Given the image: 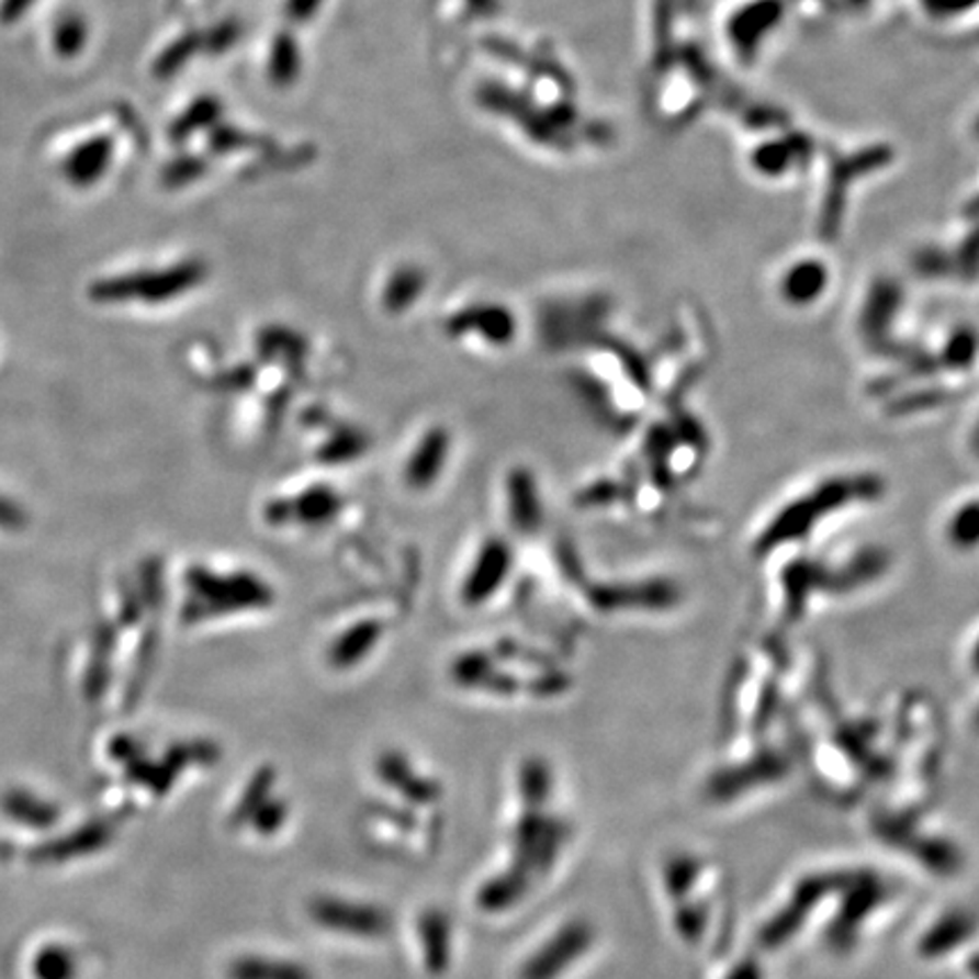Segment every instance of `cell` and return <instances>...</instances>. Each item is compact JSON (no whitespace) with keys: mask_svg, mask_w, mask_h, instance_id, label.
Segmentation results:
<instances>
[{"mask_svg":"<svg viewBox=\"0 0 979 979\" xmlns=\"http://www.w3.org/2000/svg\"><path fill=\"white\" fill-rule=\"evenodd\" d=\"M594 934L597 932L587 921H570L558 927L519 966L517 979H558L565 975L592 948Z\"/></svg>","mask_w":979,"mask_h":979,"instance_id":"obj_3","label":"cell"},{"mask_svg":"<svg viewBox=\"0 0 979 979\" xmlns=\"http://www.w3.org/2000/svg\"><path fill=\"white\" fill-rule=\"evenodd\" d=\"M306 912L318 927L342 936L381 938L393 930V914L386 907L374 902H361L340 896H318L308 902Z\"/></svg>","mask_w":979,"mask_h":979,"instance_id":"obj_2","label":"cell"},{"mask_svg":"<svg viewBox=\"0 0 979 979\" xmlns=\"http://www.w3.org/2000/svg\"><path fill=\"white\" fill-rule=\"evenodd\" d=\"M221 121V100L214 95H202L193 100L187 112L178 116L170 127L172 142H187L189 136L204 127H214Z\"/></svg>","mask_w":979,"mask_h":979,"instance_id":"obj_12","label":"cell"},{"mask_svg":"<svg viewBox=\"0 0 979 979\" xmlns=\"http://www.w3.org/2000/svg\"><path fill=\"white\" fill-rule=\"evenodd\" d=\"M114 157V142L110 136H95L80 144L76 150L68 153L64 159L61 172L66 182L78 189H89L102 180V175L110 170Z\"/></svg>","mask_w":979,"mask_h":979,"instance_id":"obj_5","label":"cell"},{"mask_svg":"<svg viewBox=\"0 0 979 979\" xmlns=\"http://www.w3.org/2000/svg\"><path fill=\"white\" fill-rule=\"evenodd\" d=\"M376 776L381 783L413 806H436L442 796V787L438 780L423 776L402 753H386L376 762Z\"/></svg>","mask_w":979,"mask_h":979,"instance_id":"obj_4","label":"cell"},{"mask_svg":"<svg viewBox=\"0 0 979 979\" xmlns=\"http://www.w3.org/2000/svg\"><path fill=\"white\" fill-rule=\"evenodd\" d=\"M465 5L476 16H493L499 12V0H465Z\"/></svg>","mask_w":979,"mask_h":979,"instance_id":"obj_21","label":"cell"},{"mask_svg":"<svg viewBox=\"0 0 979 979\" xmlns=\"http://www.w3.org/2000/svg\"><path fill=\"white\" fill-rule=\"evenodd\" d=\"M89 25L80 14H64L53 30V46L59 57L71 59L87 44Z\"/></svg>","mask_w":979,"mask_h":979,"instance_id":"obj_13","label":"cell"},{"mask_svg":"<svg viewBox=\"0 0 979 979\" xmlns=\"http://www.w3.org/2000/svg\"><path fill=\"white\" fill-rule=\"evenodd\" d=\"M240 32H243V27L234 19H227V21L214 25L212 30H206V53L221 55V53L229 50L234 44H238Z\"/></svg>","mask_w":979,"mask_h":979,"instance_id":"obj_16","label":"cell"},{"mask_svg":"<svg viewBox=\"0 0 979 979\" xmlns=\"http://www.w3.org/2000/svg\"><path fill=\"white\" fill-rule=\"evenodd\" d=\"M23 527H25L23 510L16 504H12L10 499L0 497V529L21 531Z\"/></svg>","mask_w":979,"mask_h":979,"instance_id":"obj_20","label":"cell"},{"mask_svg":"<svg viewBox=\"0 0 979 979\" xmlns=\"http://www.w3.org/2000/svg\"><path fill=\"white\" fill-rule=\"evenodd\" d=\"M204 172H206L204 159L180 157L164 168L161 180H164V187H168V189H180V187H187V184H193L195 180H200Z\"/></svg>","mask_w":979,"mask_h":979,"instance_id":"obj_14","label":"cell"},{"mask_svg":"<svg viewBox=\"0 0 979 979\" xmlns=\"http://www.w3.org/2000/svg\"><path fill=\"white\" fill-rule=\"evenodd\" d=\"M274 787H277V776L272 768L263 766L259 772L250 778V783L243 787L236 806L229 814V821L234 828H245L250 825L252 817L266 806L270 798H274Z\"/></svg>","mask_w":979,"mask_h":979,"instance_id":"obj_8","label":"cell"},{"mask_svg":"<svg viewBox=\"0 0 979 979\" xmlns=\"http://www.w3.org/2000/svg\"><path fill=\"white\" fill-rule=\"evenodd\" d=\"M417 932L419 941H423L425 966L436 975L445 972L451 964V938H453L449 916L442 909H429V912L419 916Z\"/></svg>","mask_w":979,"mask_h":979,"instance_id":"obj_6","label":"cell"},{"mask_svg":"<svg viewBox=\"0 0 979 979\" xmlns=\"http://www.w3.org/2000/svg\"><path fill=\"white\" fill-rule=\"evenodd\" d=\"M323 3L325 0H286L284 16L295 25H304L318 14Z\"/></svg>","mask_w":979,"mask_h":979,"instance_id":"obj_18","label":"cell"},{"mask_svg":"<svg viewBox=\"0 0 979 979\" xmlns=\"http://www.w3.org/2000/svg\"><path fill=\"white\" fill-rule=\"evenodd\" d=\"M209 148H212L216 155L245 150V148H252V136L240 132L238 127L216 123L212 127V134H209Z\"/></svg>","mask_w":979,"mask_h":979,"instance_id":"obj_15","label":"cell"},{"mask_svg":"<svg viewBox=\"0 0 979 979\" xmlns=\"http://www.w3.org/2000/svg\"><path fill=\"white\" fill-rule=\"evenodd\" d=\"M227 979H316V975L297 959L240 955L229 964Z\"/></svg>","mask_w":979,"mask_h":979,"instance_id":"obj_7","label":"cell"},{"mask_svg":"<svg viewBox=\"0 0 979 979\" xmlns=\"http://www.w3.org/2000/svg\"><path fill=\"white\" fill-rule=\"evenodd\" d=\"M728 979H759V972H757V968L751 961H746L738 970H732Z\"/></svg>","mask_w":979,"mask_h":979,"instance_id":"obj_22","label":"cell"},{"mask_svg":"<svg viewBox=\"0 0 979 979\" xmlns=\"http://www.w3.org/2000/svg\"><path fill=\"white\" fill-rule=\"evenodd\" d=\"M970 972H972L975 979H979V957L970 959Z\"/></svg>","mask_w":979,"mask_h":979,"instance_id":"obj_23","label":"cell"},{"mask_svg":"<svg viewBox=\"0 0 979 979\" xmlns=\"http://www.w3.org/2000/svg\"><path fill=\"white\" fill-rule=\"evenodd\" d=\"M302 74V50L291 32H279L268 57V76L277 87H291Z\"/></svg>","mask_w":979,"mask_h":979,"instance_id":"obj_9","label":"cell"},{"mask_svg":"<svg viewBox=\"0 0 979 979\" xmlns=\"http://www.w3.org/2000/svg\"><path fill=\"white\" fill-rule=\"evenodd\" d=\"M419 284H423V274L417 270H402L389 286V300L393 304H404L419 291Z\"/></svg>","mask_w":979,"mask_h":979,"instance_id":"obj_17","label":"cell"},{"mask_svg":"<svg viewBox=\"0 0 979 979\" xmlns=\"http://www.w3.org/2000/svg\"><path fill=\"white\" fill-rule=\"evenodd\" d=\"M972 932V921L966 914H946L921 938V953L927 957L946 955Z\"/></svg>","mask_w":979,"mask_h":979,"instance_id":"obj_11","label":"cell"},{"mask_svg":"<svg viewBox=\"0 0 979 979\" xmlns=\"http://www.w3.org/2000/svg\"><path fill=\"white\" fill-rule=\"evenodd\" d=\"M37 0H0V25L19 23Z\"/></svg>","mask_w":979,"mask_h":979,"instance_id":"obj_19","label":"cell"},{"mask_svg":"<svg viewBox=\"0 0 979 979\" xmlns=\"http://www.w3.org/2000/svg\"><path fill=\"white\" fill-rule=\"evenodd\" d=\"M206 274L202 261H184L175 263L166 270H150L138 274L108 277L100 279L91 289L89 297L100 304H121V302H168L180 297L198 286Z\"/></svg>","mask_w":979,"mask_h":979,"instance_id":"obj_1","label":"cell"},{"mask_svg":"<svg viewBox=\"0 0 979 979\" xmlns=\"http://www.w3.org/2000/svg\"><path fill=\"white\" fill-rule=\"evenodd\" d=\"M206 50V30H191L184 32L182 37L175 40L153 64V74L157 80H168L178 76L180 68H184L195 55Z\"/></svg>","mask_w":979,"mask_h":979,"instance_id":"obj_10","label":"cell"}]
</instances>
